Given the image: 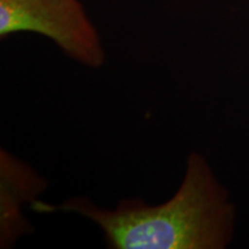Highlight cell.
<instances>
[{"label":"cell","mask_w":249,"mask_h":249,"mask_svg":"<svg viewBox=\"0 0 249 249\" xmlns=\"http://www.w3.org/2000/svg\"><path fill=\"white\" fill-rule=\"evenodd\" d=\"M18 33L51 39L85 67L98 70L107 60L97 28L80 0H0V37Z\"/></svg>","instance_id":"2"},{"label":"cell","mask_w":249,"mask_h":249,"mask_svg":"<svg viewBox=\"0 0 249 249\" xmlns=\"http://www.w3.org/2000/svg\"><path fill=\"white\" fill-rule=\"evenodd\" d=\"M39 213H74L95 223L112 249H224L232 242L235 207L200 152L187 158L181 185L170 200L149 205L140 198L103 209L89 198L71 197L59 205L36 200Z\"/></svg>","instance_id":"1"},{"label":"cell","mask_w":249,"mask_h":249,"mask_svg":"<svg viewBox=\"0 0 249 249\" xmlns=\"http://www.w3.org/2000/svg\"><path fill=\"white\" fill-rule=\"evenodd\" d=\"M48 181L29 164L11 152L0 150V247H14L18 240L34 232L23 214V205H31L45 191Z\"/></svg>","instance_id":"3"}]
</instances>
